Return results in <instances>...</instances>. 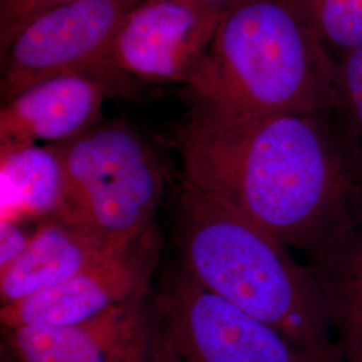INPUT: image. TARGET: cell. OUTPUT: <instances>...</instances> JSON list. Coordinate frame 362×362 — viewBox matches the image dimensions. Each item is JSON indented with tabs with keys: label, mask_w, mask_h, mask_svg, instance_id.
<instances>
[{
	"label": "cell",
	"mask_w": 362,
	"mask_h": 362,
	"mask_svg": "<svg viewBox=\"0 0 362 362\" xmlns=\"http://www.w3.org/2000/svg\"><path fill=\"white\" fill-rule=\"evenodd\" d=\"M184 185L310 257L362 218V158L332 118L192 106L176 137Z\"/></svg>",
	"instance_id": "1"
},
{
	"label": "cell",
	"mask_w": 362,
	"mask_h": 362,
	"mask_svg": "<svg viewBox=\"0 0 362 362\" xmlns=\"http://www.w3.org/2000/svg\"><path fill=\"white\" fill-rule=\"evenodd\" d=\"M338 65L288 0H238L185 85L191 105L231 117L332 118Z\"/></svg>",
	"instance_id": "2"
},
{
	"label": "cell",
	"mask_w": 362,
	"mask_h": 362,
	"mask_svg": "<svg viewBox=\"0 0 362 362\" xmlns=\"http://www.w3.org/2000/svg\"><path fill=\"white\" fill-rule=\"evenodd\" d=\"M176 206L182 270L313 360L334 361L336 332L309 266L270 233L184 184Z\"/></svg>",
	"instance_id": "3"
},
{
	"label": "cell",
	"mask_w": 362,
	"mask_h": 362,
	"mask_svg": "<svg viewBox=\"0 0 362 362\" xmlns=\"http://www.w3.org/2000/svg\"><path fill=\"white\" fill-rule=\"evenodd\" d=\"M70 194V224L132 246L151 227L164 175L158 157L124 121H107L59 143Z\"/></svg>",
	"instance_id": "4"
},
{
	"label": "cell",
	"mask_w": 362,
	"mask_h": 362,
	"mask_svg": "<svg viewBox=\"0 0 362 362\" xmlns=\"http://www.w3.org/2000/svg\"><path fill=\"white\" fill-rule=\"evenodd\" d=\"M145 362H317L181 270L151 306Z\"/></svg>",
	"instance_id": "5"
},
{
	"label": "cell",
	"mask_w": 362,
	"mask_h": 362,
	"mask_svg": "<svg viewBox=\"0 0 362 362\" xmlns=\"http://www.w3.org/2000/svg\"><path fill=\"white\" fill-rule=\"evenodd\" d=\"M140 0H71L40 13L0 54L3 104L27 88L62 74H86L109 83L118 95L134 81L112 64V47L127 15Z\"/></svg>",
	"instance_id": "6"
},
{
	"label": "cell",
	"mask_w": 362,
	"mask_h": 362,
	"mask_svg": "<svg viewBox=\"0 0 362 362\" xmlns=\"http://www.w3.org/2000/svg\"><path fill=\"white\" fill-rule=\"evenodd\" d=\"M221 15L180 0H140L119 27L112 64L133 81L188 83L216 33Z\"/></svg>",
	"instance_id": "7"
},
{
	"label": "cell",
	"mask_w": 362,
	"mask_h": 362,
	"mask_svg": "<svg viewBox=\"0 0 362 362\" xmlns=\"http://www.w3.org/2000/svg\"><path fill=\"white\" fill-rule=\"evenodd\" d=\"M136 298L88 321L4 329L15 362H145L151 306Z\"/></svg>",
	"instance_id": "8"
},
{
	"label": "cell",
	"mask_w": 362,
	"mask_h": 362,
	"mask_svg": "<svg viewBox=\"0 0 362 362\" xmlns=\"http://www.w3.org/2000/svg\"><path fill=\"white\" fill-rule=\"evenodd\" d=\"M137 242L125 252L59 285L3 305V327L79 324L119 303L145 297L155 258L140 250Z\"/></svg>",
	"instance_id": "9"
},
{
	"label": "cell",
	"mask_w": 362,
	"mask_h": 362,
	"mask_svg": "<svg viewBox=\"0 0 362 362\" xmlns=\"http://www.w3.org/2000/svg\"><path fill=\"white\" fill-rule=\"evenodd\" d=\"M118 95L86 74H62L35 83L1 105L0 151L38 141H70L104 122V105Z\"/></svg>",
	"instance_id": "10"
},
{
	"label": "cell",
	"mask_w": 362,
	"mask_h": 362,
	"mask_svg": "<svg viewBox=\"0 0 362 362\" xmlns=\"http://www.w3.org/2000/svg\"><path fill=\"white\" fill-rule=\"evenodd\" d=\"M132 246L83 226L59 220L39 223L25 254L0 272L1 306L59 285Z\"/></svg>",
	"instance_id": "11"
},
{
	"label": "cell",
	"mask_w": 362,
	"mask_h": 362,
	"mask_svg": "<svg viewBox=\"0 0 362 362\" xmlns=\"http://www.w3.org/2000/svg\"><path fill=\"white\" fill-rule=\"evenodd\" d=\"M0 220L70 224V194L59 144L0 151Z\"/></svg>",
	"instance_id": "12"
},
{
	"label": "cell",
	"mask_w": 362,
	"mask_h": 362,
	"mask_svg": "<svg viewBox=\"0 0 362 362\" xmlns=\"http://www.w3.org/2000/svg\"><path fill=\"white\" fill-rule=\"evenodd\" d=\"M337 342H362V218L309 257Z\"/></svg>",
	"instance_id": "13"
},
{
	"label": "cell",
	"mask_w": 362,
	"mask_h": 362,
	"mask_svg": "<svg viewBox=\"0 0 362 362\" xmlns=\"http://www.w3.org/2000/svg\"><path fill=\"white\" fill-rule=\"evenodd\" d=\"M326 49L341 57L362 46V0H288Z\"/></svg>",
	"instance_id": "14"
},
{
	"label": "cell",
	"mask_w": 362,
	"mask_h": 362,
	"mask_svg": "<svg viewBox=\"0 0 362 362\" xmlns=\"http://www.w3.org/2000/svg\"><path fill=\"white\" fill-rule=\"evenodd\" d=\"M337 65L338 127L362 158V46L342 55Z\"/></svg>",
	"instance_id": "15"
},
{
	"label": "cell",
	"mask_w": 362,
	"mask_h": 362,
	"mask_svg": "<svg viewBox=\"0 0 362 362\" xmlns=\"http://www.w3.org/2000/svg\"><path fill=\"white\" fill-rule=\"evenodd\" d=\"M67 1L71 0H0V54L33 19Z\"/></svg>",
	"instance_id": "16"
},
{
	"label": "cell",
	"mask_w": 362,
	"mask_h": 362,
	"mask_svg": "<svg viewBox=\"0 0 362 362\" xmlns=\"http://www.w3.org/2000/svg\"><path fill=\"white\" fill-rule=\"evenodd\" d=\"M22 223L0 220V272L22 257L33 239L34 233H27Z\"/></svg>",
	"instance_id": "17"
},
{
	"label": "cell",
	"mask_w": 362,
	"mask_h": 362,
	"mask_svg": "<svg viewBox=\"0 0 362 362\" xmlns=\"http://www.w3.org/2000/svg\"><path fill=\"white\" fill-rule=\"evenodd\" d=\"M180 1L191 4L203 11L223 15L228 8H231L238 0H180Z\"/></svg>",
	"instance_id": "18"
},
{
	"label": "cell",
	"mask_w": 362,
	"mask_h": 362,
	"mask_svg": "<svg viewBox=\"0 0 362 362\" xmlns=\"http://www.w3.org/2000/svg\"><path fill=\"white\" fill-rule=\"evenodd\" d=\"M333 362H362V342L338 344Z\"/></svg>",
	"instance_id": "19"
}]
</instances>
